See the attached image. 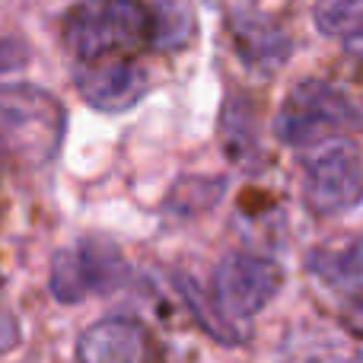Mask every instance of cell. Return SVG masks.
I'll use <instances>...</instances> for the list:
<instances>
[{
	"instance_id": "obj_2",
	"label": "cell",
	"mask_w": 363,
	"mask_h": 363,
	"mask_svg": "<svg viewBox=\"0 0 363 363\" xmlns=\"http://www.w3.org/2000/svg\"><path fill=\"white\" fill-rule=\"evenodd\" d=\"M67 115L51 93L29 83L0 86V153L23 166H45L61 150Z\"/></svg>"
},
{
	"instance_id": "obj_9",
	"label": "cell",
	"mask_w": 363,
	"mask_h": 363,
	"mask_svg": "<svg viewBox=\"0 0 363 363\" xmlns=\"http://www.w3.org/2000/svg\"><path fill=\"white\" fill-rule=\"evenodd\" d=\"M230 35H233V48L242 57V64L255 70H277L284 61L290 57L294 45L284 35V29H277L271 19L255 16V13H236L230 19Z\"/></svg>"
},
{
	"instance_id": "obj_5",
	"label": "cell",
	"mask_w": 363,
	"mask_h": 363,
	"mask_svg": "<svg viewBox=\"0 0 363 363\" xmlns=\"http://www.w3.org/2000/svg\"><path fill=\"white\" fill-rule=\"evenodd\" d=\"M125 277L128 262L118 245L106 236H86L55 255L48 287L57 303H83L96 294H112Z\"/></svg>"
},
{
	"instance_id": "obj_8",
	"label": "cell",
	"mask_w": 363,
	"mask_h": 363,
	"mask_svg": "<svg viewBox=\"0 0 363 363\" xmlns=\"http://www.w3.org/2000/svg\"><path fill=\"white\" fill-rule=\"evenodd\" d=\"M74 83L80 89V96L86 99V106L115 115L138 106L150 80H147V70L134 57H108V61L77 64Z\"/></svg>"
},
{
	"instance_id": "obj_1",
	"label": "cell",
	"mask_w": 363,
	"mask_h": 363,
	"mask_svg": "<svg viewBox=\"0 0 363 363\" xmlns=\"http://www.w3.org/2000/svg\"><path fill=\"white\" fill-rule=\"evenodd\" d=\"M64 45L77 64L131 57L153 45L147 0H80L64 16Z\"/></svg>"
},
{
	"instance_id": "obj_12",
	"label": "cell",
	"mask_w": 363,
	"mask_h": 363,
	"mask_svg": "<svg viewBox=\"0 0 363 363\" xmlns=\"http://www.w3.org/2000/svg\"><path fill=\"white\" fill-rule=\"evenodd\" d=\"M223 144L236 163H245L255 153V115L245 96H230L223 106Z\"/></svg>"
},
{
	"instance_id": "obj_4",
	"label": "cell",
	"mask_w": 363,
	"mask_h": 363,
	"mask_svg": "<svg viewBox=\"0 0 363 363\" xmlns=\"http://www.w3.org/2000/svg\"><path fill=\"white\" fill-rule=\"evenodd\" d=\"M281 281L284 274L271 258L252 255V252H233L213 271L211 281L213 315H220V322L236 338H242V332L233 328V322H249L252 315L262 313L281 290Z\"/></svg>"
},
{
	"instance_id": "obj_3",
	"label": "cell",
	"mask_w": 363,
	"mask_h": 363,
	"mask_svg": "<svg viewBox=\"0 0 363 363\" xmlns=\"http://www.w3.org/2000/svg\"><path fill=\"white\" fill-rule=\"evenodd\" d=\"M363 106L332 80H303L287 93L274 118V138L287 147H309L341 131H360Z\"/></svg>"
},
{
	"instance_id": "obj_11",
	"label": "cell",
	"mask_w": 363,
	"mask_h": 363,
	"mask_svg": "<svg viewBox=\"0 0 363 363\" xmlns=\"http://www.w3.org/2000/svg\"><path fill=\"white\" fill-rule=\"evenodd\" d=\"M309 271L341 290H357L363 284V242H347L341 249L309 252Z\"/></svg>"
},
{
	"instance_id": "obj_6",
	"label": "cell",
	"mask_w": 363,
	"mask_h": 363,
	"mask_svg": "<svg viewBox=\"0 0 363 363\" xmlns=\"http://www.w3.org/2000/svg\"><path fill=\"white\" fill-rule=\"evenodd\" d=\"M303 201L315 217H338L363 201V157L354 140H325L303 169Z\"/></svg>"
},
{
	"instance_id": "obj_7",
	"label": "cell",
	"mask_w": 363,
	"mask_h": 363,
	"mask_svg": "<svg viewBox=\"0 0 363 363\" xmlns=\"http://www.w3.org/2000/svg\"><path fill=\"white\" fill-rule=\"evenodd\" d=\"M77 363H166L150 325L134 315H108L77 341Z\"/></svg>"
},
{
	"instance_id": "obj_15",
	"label": "cell",
	"mask_w": 363,
	"mask_h": 363,
	"mask_svg": "<svg viewBox=\"0 0 363 363\" xmlns=\"http://www.w3.org/2000/svg\"><path fill=\"white\" fill-rule=\"evenodd\" d=\"M19 338H23V328H19L16 315L0 309V357H6L19 345Z\"/></svg>"
},
{
	"instance_id": "obj_10",
	"label": "cell",
	"mask_w": 363,
	"mask_h": 363,
	"mask_svg": "<svg viewBox=\"0 0 363 363\" xmlns=\"http://www.w3.org/2000/svg\"><path fill=\"white\" fill-rule=\"evenodd\" d=\"M153 19V48L182 51L194 38L191 0H147Z\"/></svg>"
},
{
	"instance_id": "obj_13",
	"label": "cell",
	"mask_w": 363,
	"mask_h": 363,
	"mask_svg": "<svg viewBox=\"0 0 363 363\" xmlns=\"http://www.w3.org/2000/svg\"><path fill=\"white\" fill-rule=\"evenodd\" d=\"M313 23L328 38H363V0H319Z\"/></svg>"
},
{
	"instance_id": "obj_16",
	"label": "cell",
	"mask_w": 363,
	"mask_h": 363,
	"mask_svg": "<svg viewBox=\"0 0 363 363\" xmlns=\"http://www.w3.org/2000/svg\"><path fill=\"white\" fill-rule=\"evenodd\" d=\"M341 322H345V328H347L351 335L363 338V300H354L351 306L341 313Z\"/></svg>"
},
{
	"instance_id": "obj_14",
	"label": "cell",
	"mask_w": 363,
	"mask_h": 363,
	"mask_svg": "<svg viewBox=\"0 0 363 363\" xmlns=\"http://www.w3.org/2000/svg\"><path fill=\"white\" fill-rule=\"evenodd\" d=\"M32 51L23 38L16 35H0V74H10V70H23L29 64Z\"/></svg>"
}]
</instances>
